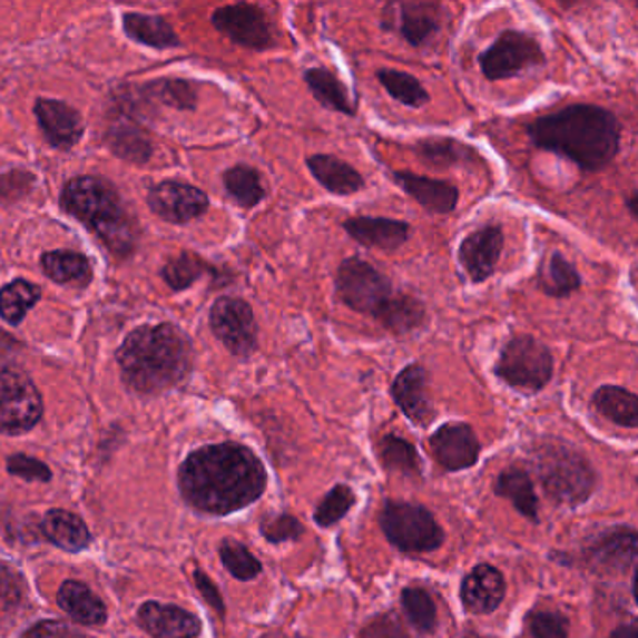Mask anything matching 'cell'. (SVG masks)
I'll return each mask as SVG.
<instances>
[{
  "label": "cell",
  "instance_id": "9c48e42d",
  "mask_svg": "<svg viewBox=\"0 0 638 638\" xmlns=\"http://www.w3.org/2000/svg\"><path fill=\"white\" fill-rule=\"evenodd\" d=\"M543 49L533 36L521 30H504L491 48L480 55V68L489 81L511 79L522 71L544 66Z\"/></svg>",
  "mask_w": 638,
  "mask_h": 638
},
{
  "label": "cell",
  "instance_id": "f546056e",
  "mask_svg": "<svg viewBox=\"0 0 638 638\" xmlns=\"http://www.w3.org/2000/svg\"><path fill=\"white\" fill-rule=\"evenodd\" d=\"M539 288L551 298H568L582 285L579 269L569 263L562 253L554 252L541 264L538 274Z\"/></svg>",
  "mask_w": 638,
  "mask_h": 638
},
{
  "label": "cell",
  "instance_id": "60d3db41",
  "mask_svg": "<svg viewBox=\"0 0 638 638\" xmlns=\"http://www.w3.org/2000/svg\"><path fill=\"white\" fill-rule=\"evenodd\" d=\"M205 263L197 255L181 253L165 266L164 277L170 287L181 291V288L192 287L205 274Z\"/></svg>",
  "mask_w": 638,
  "mask_h": 638
},
{
  "label": "cell",
  "instance_id": "681fc988",
  "mask_svg": "<svg viewBox=\"0 0 638 638\" xmlns=\"http://www.w3.org/2000/svg\"><path fill=\"white\" fill-rule=\"evenodd\" d=\"M637 200H638L637 192H632V194L629 195V197H627L626 199L627 210H629V214H631V216L635 217V219H637V210H638Z\"/></svg>",
  "mask_w": 638,
  "mask_h": 638
},
{
  "label": "cell",
  "instance_id": "e575fe53",
  "mask_svg": "<svg viewBox=\"0 0 638 638\" xmlns=\"http://www.w3.org/2000/svg\"><path fill=\"white\" fill-rule=\"evenodd\" d=\"M40 287L27 279L8 283L7 287L0 291V316L8 324L18 326L27 315V311L35 307L36 302L40 300Z\"/></svg>",
  "mask_w": 638,
  "mask_h": 638
},
{
  "label": "cell",
  "instance_id": "277c9868",
  "mask_svg": "<svg viewBox=\"0 0 638 638\" xmlns=\"http://www.w3.org/2000/svg\"><path fill=\"white\" fill-rule=\"evenodd\" d=\"M60 203L68 214L100 236L111 252L128 255L134 249V222L111 184L92 176L73 178L66 184Z\"/></svg>",
  "mask_w": 638,
  "mask_h": 638
},
{
  "label": "cell",
  "instance_id": "6da1fadb",
  "mask_svg": "<svg viewBox=\"0 0 638 638\" xmlns=\"http://www.w3.org/2000/svg\"><path fill=\"white\" fill-rule=\"evenodd\" d=\"M180 491L189 504L212 516H227L253 504L266 489V470L244 445H205L180 469Z\"/></svg>",
  "mask_w": 638,
  "mask_h": 638
},
{
  "label": "cell",
  "instance_id": "1f68e13d",
  "mask_svg": "<svg viewBox=\"0 0 638 638\" xmlns=\"http://www.w3.org/2000/svg\"><path fill=\"white\" fill-rule=\"evenodd\" d=\"M223 184H225L227 194H229L236 205H241L242 208H255V206L261 205L264 197H266V189H264L258 170L253 169L249 165H235V167H230V169L223 175Z\"/></svg>",
  "mask_w": 638,
  "mask_h": 638
},
{
  "label": "cell",
  "instance_id": "ee69618b",
  "mask_svg": "<svg viewBox=\"0 0 638 638\" xmlns=\"http://www.w3.org/2000/svg\"><path fill=\"white\" fill-rule=\"evenodd\" d=\"M532 638H568L569 621L558 612H536L530 618Z\"/></svg>",
  "mask_w": 638,
  "mask_h": 638
},
{
  "label": "cell",
  "instance_id": "ac0fdd59",
  "mask_svg": "<svg viewBox=\"0 0 638 638\" xmlns=\"http://www.w3.org/2000/svg\"><path fill=\"white\" fill-rule=\"evenodd\" d=\"M593 568L603 573H624L637 560V533L632 528H612L586 549Z\"/></svg>",
  "mask_w": 638,
  "mask_h": 638
},
{
  "label": "cell",
  "instance_id": "ffe728a7",
  "mask_svg": "<svg viewBox=\"0 0 638 638\" xmlns=\"http://www.w3.org/2000/svg\"><path fill=\"white\" fill-rule=\"evenodd\" d=\"M392 180L431 214H451L458 208L459 189L450 181L434 180L409 170H395Z\"/></svg>",
  "mask_w": 638,
  "mask_h": 638
},
{
  "label": "cell",
  "instance_id": "7402d4cb",
  "mask_svg": "<svg viewBox=\"0 0 638 638\" xmlns=\"http://www.w3.org/2000/svg\"><path fill=\"white\" fill-rule=\"evenodd\" d=\"M36 117L53 147H73L82 135V118L73 107L57 100H38Z\"/></svg>",
  "mask_w": 638,
  "mask_h": 638
},
{
  "label": "cell",
  "instance_id": "3957f363",
  "mask_svg": "<svg viewBox=\"0 0 638 638\" xmlns=\"http://www.w3.org/2000/svg\"><path fill=\"white\" fill-rule=\"evenodd\" d=\"M117 357L129 387L156 393L186 379L194 362V351L180 330L170 324H159L131 332Z\"/></svg>",
  "mask_w": 638,
  "mask_h": 638
},
{
  "label": "cell",
  "instance_id": "4dcf8cb0",
  "mask_svg": "<svg viewBox=\"0 0 638 638\" xmlns=\"http://www.w3.org/2000/svg\"><path fill=\"white\" fill-rule=\"evenodd\" d=\"M498 497L510 498L516 510L530 521H538V498L530 475L521 469H508L497 481Z\"/></svg>",
  "mask_w": 638,
  "mask_h": 638
},
{
  "label": "cell",
  "instance_id": "c3c4849f",
  "mask_svg": "<svg viewBox=\"0 0 638 638\" xmlns=\"http://www.w3.org/2000/svg\"><path fill=\"white\" fill-rule=\"evenodd\" d=\"M610 638H638L637 627L635 626H621L616 629Z\"/></svg>",
  "mask_w": 638,
  "mask_h": 638
},
{
  "label": "cell",
  "instance_id": "bcb514c9",
  "mask_svg": "<svg viewBox=\"0 0 638 638\" xmlns=\"http://www.w3.org/2000/svg\"><path fill=\"white\" fill-rule=\"evenodd\" d=\"M8 470H10V474L27 481L51 480V470H49L48 464L41 463L38 459L21 455V453L8 459Z\"/></svg>",
  "mask_w": 638,
  "mask_h": 638
},
{
  "label": "cell",
  "instance_id": "f1b7e54d",
  "mask_svg": "<svg viewBox=\"0 0 638 638\" xmlns=\"http://www.w3.org/2000/svg\"><path fill=\"white\" fill-rule=\"evenodd\" d=\"M593 409L620 428H638V399L620 386H601L591 397Z\"/></svg>",
  "mask_w": 638,
  "mask_h": 638
},
{
  "label": "cell",
  "instance_id": "8fae6325",
  "mask_svg": "<svg viewBox=\"0 0 638 638\" xmlns=\"http://www.w3.org/2000/svg\"><path fill=\"white\" fill-rule=\"evenodd\" d=\"M212 332L225 349L238 357L252 356L257 351L258 328L252 305L241 298L217 300L210 311Z\"/></svg>",
  "mask_w": 638,
  "mask_h": 638
},
{
  "label": "cell",
  "instance_id": "836d02e7",
  "mask_svg": "<svg viewBox=\"0 0 638 638\" xmlns=\"http://www.w3.org/2000/svg\"><path fill=\"white\" fill-rule=\"evenodd\" d=\"M124 29L134 40L153 46V48H176L180 41L170 24L161 18L128 13L124 18Z\"/></svg>",
  "mask_w": 638,
  "mask_h": 638
},
{
  "label": "cell",
  "instance_id": "4316f807",
  "mask_svg": "<svg viewBox=\"0 0 638 638\" xmlns=\"http://www.w3.org/2000/svg\"><path fill=\"white\" fill-rule=\"evenodd\" d=\"M304 81L311 95L330 111L343 112L346 117L356 115V101L352 100L349 88L326 68H311L305 71Z\"/></svg>",
  "mask_w": 638,
  "mask_h": 638
},
{
  "label": "cell",
  "instance_id": "4fadbf2b",
  "mask_svg": "<svg viewBox=\"0 0 638 638\" xmlns=\"http://www.w3.org/2000/svg\"><path fill=\"white\" fill-rule=\"evenodd\" d=\"M504 249V233L498 225H485L470 233L459 246V263L470 279L480 285L494 274Z\"/></svg>",
  "mask_w": 638,
  "mask_h": 638
},
{
  "label": "cell",
  "instance_id": "d4e9b609",
  "mask_svg": "<svg viewBox=\"0 0 638 638\" xmlns=\"http://www.w3.org/2000/svg\"><path fill=\"white\" fill-rule=\"evenodd\" d=\"M375 318L387 332L404 335L422 328L428 321V310L422 300L414 298L410 294H393L392 298L376 311Z\"/></svg>",
  "mask_w": 638,
  "mask_h": 638
},
{
  "label": "cell",
  "instance_id": "8d00e7d4",
  "mask_svg": "<svg viewBox=\"0 0 638 638\" xmlns=\"http://www.w3.org/2000/svg\"><path fill=\"white\" fill-rule=\"evenodd\" d=\"M43 272L57 283H87L90 279V264L81 253L51 252L41 258Z\"/></svg>",
  "mask_w": 638,
  "mask_h": 638
},
{
  "label": "cell",
  "instance_id": "44dd1931",
  "mask_svg": "<svg viewBox=\"0 0 638 638\" xmlns=\"http://www.w3.org/2000/svg\"><path fill=\"white\" fill-rule=\"evenodd\" d=\"M139 626L154 638H195L200 631L197 616L175 605L156 601L145 603L139 609Z\"/></svg>",
  "mask_w": 638,
  "mask_h": 638
},
{
  "label": "cell",
  "instance_id": "7dc6e473",
  "mask_svg": "<svg viewBox=\"0 0 638 638\" xmlns=\"http://www.w3.org/2000/svg\"><path fill=\"white\" fill-rule=\"evenodd\" d=\"M195 585L199 588L200 593L205 596L206 601H208L219 615H223L225 607H223L222 596H219L216 586L212 585V580L208 579L203 571H195Z\"/></svg>",
  "mask_w": 638,
  "mask_h": 638
},
{
  "label": "cell",
  "instance_id": "f6af8a7d",
  "mask_svg": "<svg viewBox=\"0 0 638 638\" xmlns=\"http://www.w3.org/2000/svg\"><path fill=\"white\" fill-rule=\"evenodd\" d=\"M23 598V582L12 568L0 563V610L18 607Z\"/></svg>",
  "mask_w": 638,
  "mask_h": 638
},
{
  "label": "cell",
  "instance_id": "e0dca14e",
  "mask_svg": "<svg viewBox=\"0 0 638 638\" xmlns=\"http://www.w3.org/2000/svg\"><path fill=\"white\" fill-rule=\"evenodd\" d=\"M434 458L445 470H464L474 467L480 458V442L467 423H445L431 436Z\"/></svg>",
  "mask_w": 638,
  "mask_h": 638
},
{
  "label": "cell",
  "instance_id": "5b68a950",
  "mask_svg": "<svg viewBox=\"0 0 638 638\" xmlns=\"http://www.w3.org/2000/svg\"><path fill=\"white\" fill-rule=\"evenodd\" d=\"M538 474L543 489L558 504L579 506L588 500L596 475L580 453L549 442L538 451Z\"/></svg>",
  "mask_w": 638,
  "mask_h": 638
},
{
  "label": "cell",
  "instance_id": "ab89813d",
  "mask_svg": "<svg viewBox=\"0 0 638 638\" xmlns=\"http://www.w3.org/2000/svg\"><path fill=\"white\" fill-rule=\"evenodd\" d=\"M403 607L410 624L420 632H431L436 626V607L428 591L422 588H406L403 591Z\"/></svg>",
  "mask_w": 638,
  "mask_h": 638
},
{
  "label": "cell",
  "instance_id": "30bf717a",
  "mask_svg": "<svg viewBox=\"0 0 638 638\" xmlns=\"http://www.w3.org/2000/svg\"><path fill=\"white\" fill-rule=\"evenodd\" d=\"M43 404L29 376L21 371H0V433L18 434L40 422Z\"/></svg>",
  "mask_w": 638,
  "mask_h": 638
},
{
  "label": "cell",
  "instance_id": "52a82bcc",
  "mask_svg": "<svg viewBox=\"0 0 638 638\" xmlns=\"http://www.w3.org/2000/svg\"><path fill=\"white\" fill-rule=\"evenodd\" d=\"M335 294L349 310L375 316L393 296L392 282L381 269L360 257H349L335 274Z\"/></svg>",
  "mask_w": 638,
  "mask_h": 638
},
{
  "label": "cell",
  "instance_id": "8992f818",
  "mask_svg": "<svg viewBox=\"0 0 638 638\" xmlns=\"http://www.w3.org/2000/svg\"><path fill=\"white\" fill-rule=\"evenodd\" d=\"M494 373L508 386L538 393L551 382L554 357L551 349L533 335H516L502 346Z\"/></svg>",
  "mask_w": 638,
  "mask_h": 638
},
{
  "label": "cell",
  "instance_id": "603a6c76",
  "mask_svg": "<svg viewBox=\"0 0 638 638\" xmlns=\"http://www.w3.org/2000/svg\"><path fill=\"white\" fill-rule=\"evenodd\" d=\"M463 603L474 615H489L498 609L506 596V582L502 573L492 566L481 563L464 579Z\"/></svg>",
  "mask_w": 638,
  "mask_h": 638
},
{
  "label": "cell",
  "instance_id": "7bdbcfd3",
  "mask_svg": "<svg viewBox=\"0 0 638 638\" xmlns=\"http://www.w3.org/2000/svg\"><path fill=\"white\" fill-rule=\"evenodd\" d=\"M261 532L272 543H283V541L302 538L304 527L300 524L296 517L282 513V516L264 517L263 522H261Z\"/></svg>",
  "mask_w": 638,
  "mask_h": 638
},
{
  "label": "cell",
  "instance_id": "d590c367",
  "mask_svg": "<svg viewBox=\"0 0 638 638\" xmlns=\"http://www.w3.org/2000/svg\"><path fill=\"white\" fill-rule=\"evenodd\" d=\"M379 458L387 470L406 475L422 474V459L416 448L409 440L399 439L395 434H386L379 442Z\"/></svg>",
  "mask_w": 638,
  "mask_h": 638
},
{
  "label": "cell",
  "instance_id": "d6a6232c",
  "mask_svg": "<svg viewBox=\"0 0 638 638\" xmlns=\"http://www.w3.org/2000/svg\"><path fill=\"white\" fill-rule=\"evenodd\" d=\"M376 79L381 82L387 95L392 96L393 100H397L403 106L412 107V109H422L431 101L428 90L423 87L420 79L410 76L406 71L392 70V68H384V70L376 71Z\"/></svg>",
  "mask_w": 638,
  "mask_h": 638
},
{
  "label": "cell",
  "instance_id": "b9f144b4",
  "mask_svg": "<svg viewBox=\"0 0 638 638\" xmlns=\"http://www.w3.org/2000/svg\"><path fill=\"white\" fill-rule=\"evenodd\" d=\"M354 492L349 485H335L332 491L324 497L321 506L316 508L315 521L318 527H332L340 522L354 506Z\"/></svg>",
  "mask_w": 638,
  "mask_h": 638
},
{
  "label": "cell",
  "instance_id": "f907efd6",
  "mask_svg": "<svg viewBox=\"0 0 638 638\" xmlns=\"http://www.w3.org/2000/svg\"><path fill=\"white\" fill-rule=\"evenodd\" d=\"M469 638H480V637H478V635H470Z\"/></svg>",
  "mask_w": 638,
  "mask_h": 638
},
{
  "label": "cell",
  "instance_id": "f35d334b",
  "mask_svg": "<svg viewBox=\"0 0 638 638\" xmlns=\"http://www.w3.org/2000/svg\"><path fill=\"white\" fill-rule=\"evenodd\" d=\"M223 566L227 568L235 579L252 580L261 573V562L247 551L246 544L238 543L235 539H225L219 547Z\"/></svg>",
  "mask_w": 638,
  "mask_h": 638
},
{
  "label": "cell",
  "instance_id": "74e56055",
  "mask_svg": "<svg viewBox=\"0 0 638 638\" xmlns=\"http://www.w3.org/2000/svg\"><path fill=\"white\" fill-rule=\"evenodd\" d=\"M418 156L431 164L433 167H451V165L463 164V161H472L475 153L472 148L467 147L464 143L455 141V139H423L418 143Z\"/></svg>",
  "mask_w": 638,
  "mask_h": 638
},
{
  "label": "cell",
  "instance_id": "2e32d148",
  "mask_svg": "<svg viewBox=\"0 0 638 638\" xmlns=\"http://www.w3.org/2000/svg\"><path fill=\"white\" fill-rule=\"evenodd\" d=\"M428 371L420 363L406 365L392 384L393 401L403 410L404 416L420 428H428L436 412L428 393Z\"/></svg>",
  "mask_w": 638,
  "mask_h": 638
},
{
  "label": "cell",
  "instance_id": "5bb4252c",
  "mask_svg": "<svg viewBox=\"0 0 638 638\" xmlns=\"http://www.w3.org/2000/svg\"><path fill=\"white\" fill-rule=\"evenodd\" d=\"M395 13L382 12V27L395 29L412 48H422L429 40L439 35V4L431 2H399L390 4Z\"/></svg>",
  "mask_w": 638,
  "mask_h": 638
},
{
  "label": "cell",
  "instance_id": "7c38bea8",
  "mask_svg": "<svg viewBox=\"0 0 638 638\" xmlns=\"http://www.w3.org/2000/svg\"><path fill=\"white\" fill-rule=\"evenodd\" d=\"M212 23L222 35L242 48L264 51L274 46V29L268 16L255 4H233L223 7L212 16Z\"/></svg>",
  "mask_w": 638,
  "mask_h": 638
},
{
  "label": "cell",
  "instance_id": "d6986e66",
  "mask_svg": "<svg viewBox=\"0 0 638 638\" xmlns=\"http://www.w3.org/2000/svg\"><path fill=\"white\" fill-rule=\"evenodd\" d=\"M343 229L352 241L373 249L395 252L410 241V225L390 217H351L343 223Z\"/></svg>",
  "mask_w": 638,
  "mask_h": 638
},
{
  "label": "cell",
  "instance_id": "cb8c5ba5",
  "mask_svg": "<svg viewBox=\"0 0 638 638\" xmlns=\"http://www.w3.org/2000/svg\"><path fill=\"white\" fill-rule=\"evenodd\" d=\"M315 180L330 194L349 197L365 188L363 176L351 164L330 154H315L305 159Z\"/></svg>",
  "mask_w": 638,
  "mask_h": 638
},
{
  "label": "cell",
  "instance_id": "7a4b0ae2",
  "mask_svg": "<svg viewBox=\"0 0 638 638\" xmlns=\"http://www.w3.org/2000/svg\"><path fill=\"white\" fill-rule=\"evenodd\" d=\"M528 135L536 147L568 158L586 173H598L620 153L621 124L605 107L573 104L533 120Z\"/></svg>",
  "mask_w": 638,
  "mask_h": 638
},
{
  "label": "cell",
  "instance_id": "484cf974",
  "mask_svg": "<svg viewBox=\"0 0 638 638\" xmlns=\"http://www.w3.org/2000/svg\"><path fill=\"white\" fill-rule=\"evenodd\" d=\"M57 601L66 615L85 626H101L107 620L104 601L88 586L77 580H66L60 586Z\"/></svg>",
  "mask_w": 638,
  "mask_h": 638
},
{
  "label": "cell",
  "instance_id": "9a60e30c",
  "mask_svg": "<svg viewBox=\"0 0 638 638\" xmlns=\"http://www.w3.org/2000/svg\"><path fill=\"white\" fill-rule=\"evenodd\" d=\"M148 205L165 222L188 223L208 210V197L188 184L161 181L148 195Z\"/></svg>",
  "mask_w": 638,
  "mask_h": 638
},
{
  "label": "cell",
  "instance_id": "ba28073f",
  "mask_svg": "<svg viewBox=\"0 0 638 638\" xmlns=\"http://www.w3.org/2000/svg\"><path fill=\"white\" fill-rule=\"evenodd\" d=\"M381 527L399 551H434L444 541L434 517L422 506L409 502H387L381 513Z\"/></svg>",
  "mask_w": 638,
  "mask_h": 638
},
{
  "label": "cell",
  "instance_id": "83f0119b",
  "mask_svg": "<svg viewBox=\"0 0 638 638\" xmlns=\"http://www.w3.org/2000/svg\"><path fill=\"white\" fill-rule=\"evenodd\" d=\"M43 536L65 551H82L90 543V532L81 517L73 516L70 511L53 510L41 521Z\"/></svg>",
  "mask_w": 638,
  "mask_h": 638
}]
</instances>
